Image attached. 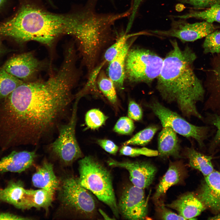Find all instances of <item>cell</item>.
Masks as SVG:
<instances>
[{
	"label": "cell",
	"mask_w": 220,
	"mask_h": 220,
	"mask_svg": "<svg viewBox=\"0 0 220 220\" xmlns=\"http://www.w3.org/2000/svg\"><path fill=\"white\" fill-rule=\"evenodd\" d=\"M149 107L159 119L163 127H170L176 133L186 137L192 138L200 146H204V141L209 130L208 127L192 124L156 101L150 104Z\"/></svg>",
	"instance_id": "9c48e42d"
},
{
	"label": "cell",
	"mask_w": 220,
	"mask_h": 220,
	"mask_svg": "<svg viewBox=\"0 0 220 220\" xmlns=\"http://www.w3.org/2000/svg\"><path fill=\"white\" fill-rule=\"evenodd\" d=\"M5 51L4 46H3L0 40V56Z\"/></svg>",
	"instance_id": "b9f144b4"
},
{
	"label": "cell",
	"mask_w": 220,
	"mask_h": 220,
	"mask_svg": "<svg viewBox=\"0 0 220 220\" xmlns=\"http://www.w3.org/2000/svg\"><path fill=\"white\" fill-rule=\"evenodd\" d=\"M0 201L21 210L33 207L30 189H25L20 181H11L4 188H0Z\"/></svg>",
	"instance_id": "9a60e30c"
},
{
	"label": "cell",
	"mask_w": 220,
	"mask_h": 220,
	"mask_svg": "<svg viewBox=\"0 0 220 220\" xmlns=\"http://www.w3.org/2000/svg\"><path fill=\"white\" fill-rule=\"evenodd\" d=\"M187 154L190 166L200 171L205 177L214 170L211 156L202 154L193 148H188Z\"/></svg>",
	"instance_id": "603a6c76"
},
{
	"label": "cell",
	"mask_w": 220,
	"mask_h": 220,
	"mask_svg": "<svg viewBox=\"0 0 220 220\" xmlns=\"http://www.w3.org/2000/svg\"><path fill=\"white\" fill-rule=\"evenodd\" d=\"M98 84L100 90L110 101L113 104L117 102V97L113 82L109 77L102 74L99 76Z\"/></svg>",
	"instance_id": "4316f807"
},
{
	"label": "cell",
	"mask_w": 220,
	"mask_h": 220,
	"mask_svg": "<svg viewBox=\"0 0 220 220\" xmlns=\"http://www.w3.org/2000/svg\"><path fill=\"white\" fill-rule=\"evenodd\" d=\"M78 163L79 184L108 206L116 217L119 218L120 215L110 171L90 156L81 158Z\"/></svg>",
	"instance_id": "5b68a950"
},
{
	"label": "cell",
	"mask_w": 220,
	"mask_h": 220,
	"mask_svg": "<svg viewBox=\"0 0 220 220\" xmlns=\"http://www.w3.org/2000/svg\"><path fill=\"white\" fill-rule=\"evenodd\" d=\"M117 206L119 215L124 219L143 220L147 215L148 206L144 189L133 185L123 191Z\"/></svg>",
	"instance_id": "30bf717a"
},
{
	"label": "cell",
	"mask_w": 220,
	"mask_h": 220,
	"mask_svg": "<svg viewBox=\"0 0 220 220\" xmlns=\"http://www.w3.org/2000/svg\"><path fill=\"white\" fill-rule=\"evenodd\" d=\"M33 207L48 209L51 205L53 194L43 189H30Z\"/></svg>",
	"instance_id": "484cf974"
},
{
	"label": "cell",
	"mask_w": 220,
	"mask_h": 220,
	"mask_svg": "<svg viewBox=\"0 0 220 220\" xmlns=\"http://www.w3.org/2000/svg\"><path fill=\"white\" fill-rule=\"evenodd\" d=\"M98 144L105 151L109 153L115 155L118 151L119 147L113 141L107 139H99Z\"/></svg>",
	"instance_id": "8d00e7d4"
},
{
	"label": "cell",
	"mask_w": 220,
	"mask_h": 220,
	"mask_svg": "<svg viewBox=\"0 0 220 220\" xmlns=\"http://www.w3.org/2000/svg\"><path fill=\"white\" fill-rule=\"evenodd\" d=\"M167 206L176 210L186 220L193 219L205 208L200 201L192 193L184 194Z\"/></svg>",
	"instance_id": "ac0fdd59"
},
{
	"label": "cell",
	"mask_w": 220,
	"mask_h": 220,
	"mask_svg": "<svg viewBox=\"0 0 220 220\" xmlns=\"http://www.w3.org/2000/svg\"><path fill=\"white\" fill-rule=\"evenodd\" d=\"M35 152L13 151L0 160V173H20L29 168L36 157Z\"/></svg>",
	"instance_id": "e0dca14e"
},
{
	"label": "cell",
	"mask_w": 220,
	"mask_h": 220,
	"mask_svg": "<svg viewBox=\"0 0 220 220\" xmlns=\"http://www.w3.org/2000/svg\"><path fill=\"white\" fill-rule=\"evenodd\" d=\"M182 176V170L178 165L171 164L159 182L153 196L154 199L158 200L170 187L178 183Z\"/></svg>",
	"instance_id": "7402d4cb"
},
{
	"label": "cell",
	"mask_w": 220,
	"mask_h": 220,
	"mask_svg": "<svg viewBox=\"0 0 220 220\" xmlns=\"http://www.w3.org/2000/svg\"><path fill=\"white\" fill-rule=\"evenodd\" d=\"M99 212L102 215L104 219L105 220L114 219V218H111L103 210L101 209L98 210Z\"/></svg>",
	"instance_id": "ab89813d"
},
{
	"label": "cell",
	"mask_w": 220,
	"mask_h": 220,
	"mask_svg": "<svg viewBox=\"0 0 220 220\" xmlns=\"http://www.w3.org/2000/svg\"><path fill=\"white\" fill-rule=\"evenodd\" d=\"M41 64L31 52L20 54L8 60L1 68L24 82H28L39 71Z\"/></svg>",
	"instance_id": "4fadbf2b"
},
{
	"label": "cell",
	"mask_w": 220,
	"mask_h": 220,
	"mask_svg": "<svg viewBox=\"0 0 220 220\" xmlns=\"http://www.w3.org/2000/svg\"><path fill=\"white\" fill-rule=\"evenodd\" d=\"M158 153L161 157L179 156V147L176 132L170 127H163L158 138Z\"/></svg>",
	"instance_id": "44dd1931"
},
{
	"label": "cell",
	"mask_w": 220,
	"mask_h": 220,
	"mask_svg": "<svg viewBox=\"0 0 220 220\" xmlns=\"http://www.w3.org/2000/svg\"><path fill=\"white\" fill-rule=\"evenodd\" d=\"M210 7L205 10L200 11L191 10L186 14L174 16L173 17L184 20L194 18L204 20L211 23L214 22L220 23V2Z\"/></svg>",
	"instance_id": "cb8c5ba5"
},
{
	"label": "cell",
	"mask_w": 220,
	"mask_h": 220,
	"mask_svg": "<svg viewBox=\"0 0 220 220\" xmlns=\"http://www.w3.org/2000/svg\"><path fill=\"white\" fill-rule=\"evenodd\" d=\"M5 0H0V7L4 2Z\"/></svg>",
	"instance_id": "7bdbcfd3"
},
{
	"label": "cell",
	"mask_w": 220,
	"mask_h": 220,
	"mask_svg": "<svg viewBox=\"0 0 220 220\" xmlns=\"http://www.w3.org/2000/svg\"><path fill=\"white\" fill-rule=\"evenodd\" d=\"M121 155L130 157H135L141 155L147 156H155L158 155L157 151L146 148H134L127 145H124L120 149Z\"/></svg>",
	"instance_id": "1f68e13d"
},
{
	"label": "cell",
	"mask_w": 220,
	"mask_h": 220,
	"mask_svg": "<svg viewBox=\"0 0 220 220\" xmlns=\"http://www.w3.org/2000/svg\"><path fill=\"white\" fill-rule=\"evenodd\" d=\"M180 19L173 21L171 28L168 30L150 32L161 36L175 37L184 42H191L205 37L218 28L206 21L190 24Z\"/></svg>",
	"instance_id": "8fae6325"
},
{
	"label": "cell",
	"mask_w": 220,
	"mask_h": 220,
	"mask_svg": "<svg viewBox=\"0 0 220 220\" xmlns=\"http://www.w3.org/2000/svg\"><path fill=\"white\" fill-rule=\"evenodd\" d=\"M60 209L68 217L90 219L97 213L95 200L78 178L65 176L60 180L57 190Z\"/></svg>",
	"instance_id": "8992f818"
},
{
	"label": "cell",
	"mask_w": 220,
	"mask_h": 220,
	"mask_svg": "<svg viewBox=\"0 0 220 220\" xmlns=\"http://www.w3.org/2000/svg\"><path fill=\"white\" fill-rule=\"evenodd\" d=\"M170 42L172 48L163 59L156 89L163 99L176 103L185 116L202 119L196 105L203 100L205 91L193 68L196 56L189 47L182 50L175 40Z\"/></svg>",
	"instance_id": "7a4b0ae2"
},
{
	"label": "cell",
	"mask_w": 220,
	"mask_h": 220,
	"mask_svg": "<svg viewBox=\"0 0 220 220\" xmlns=\"http://www.w3.org/2000/svg\"><path fill=\"white\" fill-rule=\"evenodd\" d=\"M108 163L110 166L127 170L132 185L144 189L152 183L157 171L155 166L146 161L121 162L111 159Z\"/></svg>",
	"instance_id": "7c38bea8"
},
{
	"label": "cell",
	"mask_w": 220,
	"mask_h": 220,
	"mask_svg": "<svg viewBox=\"0 0 220 220\" xmlns=\"http://www.w3.org/2000/svg\"><path fill=\"white\" fill-rule=\"evenodd\" d=\"M75 82L61 68L44 81L24 82L0 102V147L35 145L56 126L73 99Z\"/></svg>",
	"instance_id": "6da1fadb"
},
{
	"label": "cell",
	"mask_w": 220,
	"mask_h": 220,
	"mask_svg": "<svg viewBox=\"0 0 220 220\" xmlns=\"http://www.w3.org/2000/svg\"><path fill=\"white\" fill-rule=\"evenodd\" d=\"M207 119L208 123L214 126L217 130L215 135L209 144L210 148L213 149L220 145V115L208 113Z\"/></svg>",
	"instance_id": "d6a6232c"
},
{
	"label": "cell",
	"mask_w": 220,
	"mask_h": 220,
	"mask_svg": "<svg viewBox=\"0 0 220 220\" xmlns=\"http://www.w3.org/2000/svg\"><path fill=\"white\" fill-rule=\"evenodd\" d=\"M135 37L134 36L130 40V38L122 50L109 62L108 69V77L113 82L115 86L119 89H122L123 87L125 76L126 58Z\"/></svg>",
	"instance_id": "ffe728a7"
},
{
	"label": "cell",
	"mask_w": 220,
	"mask_h": 220,
	"mask_svg": "<svg viewBox=\"0 0 220 220\" xmlns=\"http://www.w3.org/2000/svg\"><path fill=\"white\" fill-rule=\"evenodd\" d=\"M208 219L211 220H220V213L215 216L209 217Z\"/></svg>",
	"instance_id": "60d3db41"
},
{
	"label": "cell",
	"mask_w": 220,
	"mask_h": 220,
	"mask_svg": "<svg viewBox=\"0 0 220 220\" xmlns=\"http://www.w3.org/2000/svg\"><path fill=\"white\" fill-rule=\"evenodd\" d=\"M108 117L97 109L89 110L85 116V123L88 128L97 129L104 125Z\"/></svg>",
	"instance_id": "f546056e"
},
{
	"label": "cell",
	"mask_w": 220,
	"mask_h": 220,
	"mask_svg": "<svg viewBox=\"0 0 220 220\" xmlns=\"http://www.w3.org/2000/svg\"><path fill=\"white\" fill-rule=\"evenodd\" d=\"M130 13V9L120 13H100L91 6L77 12L75 22L68 34L77 39L88 67L93 65L115 23Z\"/></svg>",
	"instance_id": "277c9868"
},
{
	"label": "cell",
	"mask_w": 220,
	"mask_h": 220,
	"mask_svg": "<svg viewBox=\"0 0 220 220\" xmlns=\"http://www.w3.org/2000/svg\"><path fill=\"white\" fill-rule=\"evenodd\" d=\"M128 114L130 118L136 121L141 119L142 116L141 108L136 102L133 101H130L129 103Z\"/></svg>",
	"instance_id": "e575fe53"
},
{
	"label": "cell",
	"mask_w": 220,
	"mask_h": 220,
	"mask_svg": "<svg viewBox=\"0 0 220 220\" xmlns=\"http://www.w3.org/2000/svg\"><path fill=\"white\" fill-rule=\"evenodd\" d=\"M75 13L61 15L48 12L34 5L22 6L9 20L0 23V36L17 42H38L51 46L62 34H68Z\"/></svg>",
	"instance_id": "3957f363"
},
{
	"label": "cell",
	"mask_w": 220,
	"mask_h": 220,
	"mask_svg": "<svg viewBox=\"0 0 220 220\" xmlns=\"http://www.w3.org/2000/svg\"><path fill=\"white\" fill-rule=\"evenodd\" d=\"M208 70L207 88L209 95L206 108L213 113L220 115V53L213 59Z\"/></svg>",
	"instance_id": "2e32d148"
},
{
	"label": "cell",
	"mask_w": 220,
	"mask_h": 220,
	"mask_svg": "<svg viewBox=\"0 0 220 220\" xmlns=\"http://www.w3.org/2000/svg\"><path fill=\"white\" fill-rule=\"evenodd\" d=\"M32 181L35 187L46 190L53 194L60 184V180L54 173L52 164L47 161L37 168L32 175Z\"/></svg>",
	"instance_id": "d6986e66"
},
{
	"label": "cell",
	"mask_w": 220,
	"mask_h": 220,
	"mask_svg": "<svg viewBox=\"0 0 220 220\" xmlns=\"http://www.w3.org/2000/svg\"><path fill=\"white\" fill-rule=\"evenodd\" d=\"M182 3L192 6L196 8H204L210 7L213 4L220 2V0H177Z\"/></svg>",
	"instance_id": "d590c367"
},
{
	"label": "cell",
	"mask_w": 220,
	"mask_h": 220,
	"mask_svg": "<svg viewBox=\"0 0 220 220\" xmlns=\"http://www.w3.org/2000/svg\"><path fill=\"white\" fill-rule=\"evenodd\" d=\"M78 101V100L76 99L68 122L58 126L59 135L50 145L49 148L52 153L62 163L66 165L71 164L83 157L75 135Z\"/></svg>",
	"instance_id": "ba28073f"
},
{
	"label": "cell",
	"mask_w": 220,
	"mask_h": 220,
	"mask_svg": "<svg viewBox=\"0 0 220 220\" xmlns=\"http://www.w3.org/2000/svg\"><path fill=\"white\" fill-rule=\"evenodd\" d=\"M163 59L150 50L136 48L129 50L125 62V75L131 82L149 84L160 73Z\"/></svg>",
	"instance_id": "52a82bcc"
},
{
	"label": "cell",
	"mask_w": 220,
	"mask_h": 220,
	"mask_svg": "<svg viewBox=\"0 0 220 220\" xmlns=\"http://www.w3.org/2000/svg\"><path fill=\"white\" fill-rule=\"evenodd\" d=\"M24 82L0 68V100L6 97Z\"/></svg>",
	"instance_id": "d4e9b609"
},
{
	"label": "cell",
	"mask_w": 220,
	"mask_h": 220,
	"mask_svg": "<svg viewBox=\"0 0 220 220\" xmlns=\"http://www.w3.org/2000/svg\"><path fill=\"white\" fill-rule=\"evenodd\" d=\"M134 129V124L131 119L127 117H123L118 119L113 130L119 134H129L133 132Z\"/></svg>",
	"instance_id": "836d02e7"
},
{
	"label": "cell",
	"mask_w": 220,
	"mask_h": 220,
	"mask_svg": "<svg viewBox=\"0 0 220 220\" xmlns=\"http://www.w3.org/2000/svg\"><path fill=\"white\" fill-rule=\"evenodd\" d=\"M142 34L143 33L140 32L132 34H127L125 33L106 50L104 55L105 61L109 62L111 61L122 50L130 38Z\"/></svg>",
	"instance_id": "83f0119b"
},
{
	"label": "cell",
	"mask_w": 220,
	"mask_h": 220,
	"mask_svg": "<svg viewBox=\"0 0 220 220\" xmlns=\"http://www.w3.org/2000/svg\"><path fill=\"white\" fill-rule=\"evenodd\" d=\"M161 216L163 220H186L180 215L169 210L164 206L161 207Z\"/></svg>",
	"instance_id": "74e56055"
},
{
	"label": "cell",
	"mask_w": 220,
	"mask_h": 220,
	"mask_svg": "<svg viewBox=\"0 0 220 220\" xmlns=\"http://www.w3.org/2000/svg\"><path fill=\"white\" fill-rule=\"evenodd\" d=\"M157 127L152 126L139 131L132 138L123 143L124 145H144L152 138L157 130Z\"/></svg>",
	"instance_id": "f1b7e54d"
},
{
	"label": "cell",
	"mask_w": 220,
	"mask_h": 220,
	"mask_svg": "<svg viewBox=\"0 0 220 220\" xmlns=\"http://www.w3.org/2000/svg\"><path fill=\"white\" fill-rule=\"evenodd\" d=\"M203 47L205 54L220 53V31H214L206 36Z\"/></svg>",
	"instance_id": "4dcf8cb0"
},
{
	"label": "cell",
	"mask_w": 220,
	"mask_h": 220,
	"mask_svg": "<svg viewBox=\"0 0 220 220\" xmlns=\"http://www.w3.org/2000/svg\"><path fill=\"white\" fill-rule=\"evenodd\" d=\"M29 218L23 217L9 213H0V220H29Z\"/></svg>",
	"instance_id": "f35d334b"
},
{
	"label": "cell",
	"mask_w": 220,
	"mask_h": 220,
	"mask_svg": "<svg viewBox=\"0 0 220 220\" xmlns=\"http://www.w3.org/2000/svg\"><path fill=\"white\" fill-rule=\"evenodd\" d=\"M196 196L205 207L215 212L220 211V172L214 170L205 177Z\"/></svg>",
	"instance_id": "5bb4252c"
}]
</instances>
